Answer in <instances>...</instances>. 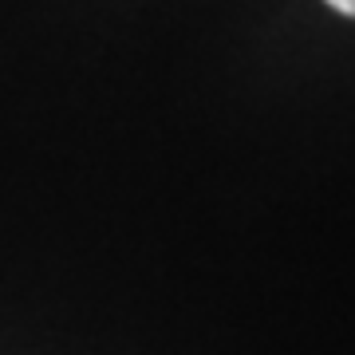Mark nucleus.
<instances>
[{"label":"nucleus","instance_id":"1","mask_svg":"<svg viewBox=\"0 0 355 355\" xmlns=\"http://www.w3.org/2000/svg\"><path fill=\"white\" fill-rule=\"evenodd\" d=\"M336 12H343V16H355V0H328Z\"/></svg>","mask_w":355,"mask_h":355}]
</instances>
